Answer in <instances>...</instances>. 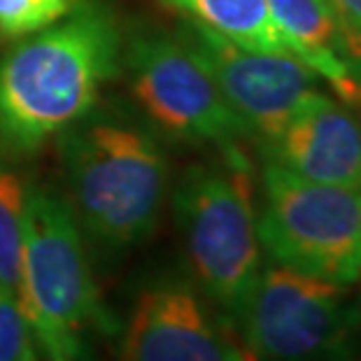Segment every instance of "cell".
I'll return each mask as SVG.
<instances>
[{
    "label": "cell",
    "mask_w": 361,
    "mask_h": 361,
    "mask_svg": "<svg viewBox=\"0 0 361 361\" xmlns=\"http://www.w3.org/2000/svg\"><path fill=\"white\" fill-rule=\"evenodd\" d=\"M255 361H361V312L348 287L273 264L238 317Z\"/></svg>",
    "instance_id": "8992f818"
},
{
    "label": "cell",
    "mask_w": 361,
    "mask_h": 361,
    "mask_svg": "<svg viewBox=\"0 0 361 361\" xmlns=\"http://www.w3.org/2000/svg\"><path fill=\"white\" fill-rule=\"evenodd\" d=\"M268 7L287 51L331 82L341 98L357 103L361 91L343 61L341 33L326 0H268Z\"/></svg>",
    "instance_id": "8fae6325"
},
{
    "label": "cell",
    "mask_w": 361,
    "mask_h": 361,
    "mask_svg": "<svg viewBox=\"0 0 361 361\" xmlns=\"http://www.w3.org/2000/svg\"><path fill=\"white\" fill-rule=\"evenodd\" d=\"M259 243L275 264L352 287L361 280V187L303 180L264 161Z\"/></svg>",
    "instance_id": "5b68a950"
},
{
    "label": "cell",
    "mask_w": 361,
    "mask_h": 361,
    "mask_svg": "<svg viewBox=\"0 0 361 361\" xmlns=\"http://www.w3.org/2000/svg\"><path fill=\"white\" fill-rule=\"evenodd\" d=\"M71 210L107 250L147 240L168 191V161L147 130L112 117H84L59 133Z\"/></svg>",
    "instance_id": "7a4b0ae2"
},
{
    "label": "cell",
    "mask_w": 361,
    "mask_h": 361,
    "mask_svg": "<svg viewBox=\"0 0 361 361\" xmlns=\"http://www.w3.org/2000/svg\"><path fill=\"white\" fill-rule=\"evenodd\" d=\"M173 214L198 287L238 322L261 275L259 212L243 152L191 166L173 191Z\"/></svg>",
    "instance_id": "277c9868"
},
{
    "label": "cell",
    "mask_w": 361,
    "mask_h": 361,
    "mask_svg": "<svg viewBox=\"0 0 361 361\" xmlns=\"http://www.w3.org/2000/svg\"><path fill=\"white\" fill-rule=\"evenodd\" d=\"M121 61L130 94L164 133L184 142L217 145L224 152L240 149L238 145L252 137L180 35L159 30L133 35Z\"/></svg>",
    "instance_id": "52a82bcc"
},
{
    "label": "cell",
    "mask_w": 361,
    "mask_h": 361,
    "mask_svg": "<svg viewBox=\"0 0 361 361\" xmlns=\"http://www.w3.org/2000/svg\"><path fill=\"white\" fill-rule=\"evenodd\" d=\"M359 312H361V291H359Z\"/></svg>",
    "instance_id": "e0dca14e"
},
{
    "label": "cell",
    "mask_w": 361,
    "mask_h": 361,
    "mask_svg": "<svg viewBox=\"0 0 361 361\" xmlns=\"http://www.w3.org/2000/svg\"><path fill=\"white\" fill-rule=\"evenodd\" d=\"M264 157L303 180L361 187V121L331 96L312 91L280 135L264 142Z\"/></svg>",
    "instance_id": "30bf717a"
},
{
    "label": "cell",
    "mask_w": 361,
    "mask_h": 361,
    "mask_svg": "<svg viewBox=\"0 0 361 361\" xmlns=\"http://www.w3.org/2000/svg\"><path fill=\"white\" fill-rule=\"evenodd\" d=\"M121 361H255L231 317H217L189 282L145 289L130 312Z\"/></svg>",
    "instance_id": "9c48e42d"
},
{
    "label": "cell",
    "mask_w": 361,
    "mask_h": 361,
    "mask_svg": "<svg viewBox=\"0 0 361 361\" xmlns=\"http://www.w3.org/2000/svg\"><path fill=\"white\" fill-rule=\"evenodd\" d=\"M168 10L182 14L240 47L289 54L273 24L268 0H161Z\"/></svg>",
    "instance_id": "7c38bea8"
},
{
    "label": "cell",
    "mask_w": 361,
    "mask_h": 361,
    "mask_svg": "<svg viewBox=\"0 0 361 361\" xmlns=\"http://www.w3.org/2000/svg\"><path fill=\"white\" fill-rule=\"evenodd\" d=\"M80 0H0V37L21 40L47 28L78 7Z\"/></svg>",
    "instance_id": "5bb4252c"
},
{
    "label": "cell",
    "mask_w": 361,
    "mask_h": 361,
    "mask_svg": "<svg viewBox=\"0 0 361 361\" xmlns=\"http://www.w3.org/2000/svg\"><path fill=\"white\" fill-rule=\"evenodd\" d=\"M24 201L26 187L10 168L0 166V289L24 308Z\"/></svg>",
    "instance_id": "4fadbf2b"
},
{
    "label": "cell",
    "mask_w": 361,
    "mask_h": 361,
    "mask_svg": "<svg viewBox=\"0 0 361 361\" xmlns=\"http://www.w3.org/2000/svg\"><path fill=\"white\" fill-rule=\"evenodd\" d=\"M121 59L124 33L107 0H80L56 24L17 40L0 59V147L33 154L91 114Z\"/></svg>",
    "instance_id": "6da1fadb"
},
{
    "label": "cell",
    "mask_w": 361,
    "mask_h": 361,
    "mask_svg": "<svg viewBox=\"0 0 361 361\" xmlns=\"http://www.w3.org/2000/svg\"><path fill=\"white\" fill-rule=\"evenodd\" d=\"M24 280L21 314L49 361H87L84 334L117 329L98 294L71 205L35 184L24 201Z\"/></svg>",
    "instance_id": "3957f363"
},
{
    "label": "cell",
    "mask_w": 361,
    "mask_h": 361,
    "mask_svg": "<svg viewBox=\"0 0 361 361\" xmlns=\"http://www.w3.org/2000/svg\"><path fill=\"white\" fill-rule=\"evenodd\" d=\"M178 35L212 75L221 96L250 133L264 142L278 137L296 107L317 91L319 75L294 54L240 47L191 21Z\"/></svg>",
    "instance_id": "ba28073f"
},
{
    "label": "cell",
    "mask_w": 361,
    "mask_h": 361,
    "mask_svg": "<svg viewBox=\"0 0 361 361\" xmlns=\"http://www.w3.org/2000/svg\"><path fill=\"white\" fill-rule=\"evenodd\" d=\"M0 361H40L26 317L0 289Z\"/></svg>",
    "instance_id": "9a60e30c"
},
{
    "label": "cell",
    "mask_w": 361,
    "mask_h": 361,
    "mask_svg": "<svg viewBox=\"0 0 361 361\" xmlns=\"http://www.w3.org/2000/svg\"><path fill=\"white\" fill-rule=\"evenodd\" d=\"M343 44V61L361 91V0H326Z\"/></svg>",
    "instance_id": "2e32d148"
}]
</instances>
